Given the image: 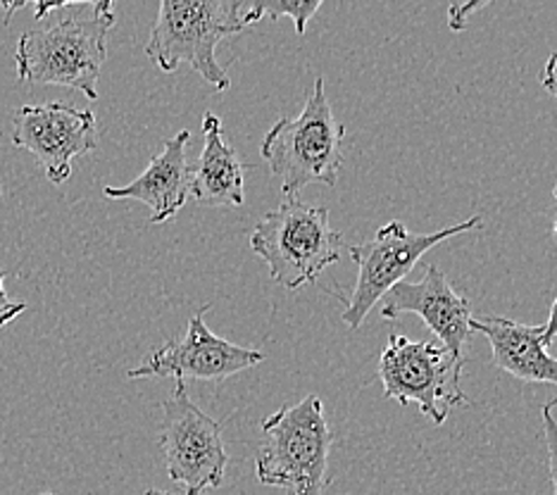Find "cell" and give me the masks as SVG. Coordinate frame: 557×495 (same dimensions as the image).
<instances>
[{"label":"cell","instance_id":"7a4b0ae2","mask_svg":"<svg viewBox=\"0 0 557 495\" xmlns=\"http://www.w3.org/2000/svg\"><path fill=\"white\" fill-rule=\"evenodd\" d=\"M346 126L329 103L324 76L314 79L306 106L296 117H278L262 138L260 156L276 176L286 198L310 184L336 186L344 170Z\"/></svg>","mask_w":557,"mask_h":495},{"label":"cell","instance_id":"3957f363","mask_svg":"<svg viewBox=\"0 0 557 495\" xmlns=\"http://www.w3.org/2000/svg\"><path fill=\"white\" fill-rule=\"evenodd\" d=\"M334 434L320 396L264 417L256 474L262 486L284 488L290 495H322L329 477V453Z\"/></svg>","mask_w":557,"mask_h":495},{"label":"cell","instance_id":"277c9868","mask_svg":"<svg viewBox=\"0 0 557 495\" xmlns=\"http://www.w3.org/2000/svg\"><path fill=\"white\" fill-rule=\"evenodd\" d=\"M244 10L246 3L162 0L146 53L162 72H176L186 62L214 91H230L232 82L214 53L222 38L246 29Z\"/></svg>","mask_w":557,"mask_h":495},{"label":"cell","instance_id":"ba28073f","mask_svg":"<svg viewBox=\"0 0 557 495\" xmlns=\"http://www.w3.org/2000/svg\"><path fill=\"white\" fill-rule=\"evenodd\" d=\"M162 412L160 448L170 479L186 488L184 495H206L220 488L230 465L222 419L202 412L188 396L186 384H174V396L162 403Z\"/></svg>","mask_w":557,"mask_h":495},{"label":"cell","instance_id":"6da1fadb","mask_svg":"<svg viewBox=\"0 0 557 495\" xmlns=\"http://www.w3.org/2000/svg\"><path fill=\"white\" fill-rule=\"evenodd\" d=\"M115 27V5L58 3L53 17L24 32L17 41L22 82L77 88L88 100L98 98V79L108 58V34Z\"/></svg>","mask_w":557,"mask_h":495},{"label":"cell","instance_id":"9a60e30c","mask_svg":"<svg viewBox=\"0 0 557 495\" xmlns=\"http://www.w3.org/2000/svg\"><path fill=\"white\" fill-rule=\"evenodd\" d=\"M322 8L320 0H262V3H246L244 10V24L250 27V24H256L264 17H290L296 24V32L298 36H306V29L310 20L318 15Z\"/></svg>","mask_w":557,"mask_h":495},{"label":"cell","instance_id":"5bb4252c","mask_svg":"<svg viewBox=\"0 0 557 495\" xmlns=\"http://www.w3.org/2000/svg\"><path fill=\"white\" fill-rule=\"evenodd\" d=\"M206 146L194 168L191 198L202 206L240 208L246 202V164L238 160V152L224 141L222 120L214 112L202 117Z\"/></svg>","mask_w":557,"mask_h":495},{"label":"cell","instance_id":"2e32d148","mask_svg":"<svg viewBox=\"0 0 557 495\" xmlns=\"http://www.w3.org/2000/svg\"><path fill=\"white\" fill-rule=\"evenodd\" d=\"M557 398L543 405L541 419H543V436H546V448H548V469H550V481H553V495H557Z\"/></svg>","mask_w":557,"mask_h":495},{"label":"cell","instance_id":"44dd1931","mask_svg":"<svg viewBox=\"0 0 557 495\" xmlns=\"http://www.w3.org/2000/svg\"><path fill=\"white\" fill-rule=\"evenodd\" d=\"M144 495H158V493H156V491H146Z\"/></svg>","mask_w":557,"mask_h":495},{"label":"cell","instance_id":"9c48e42d","mask_svg":"<svg viewBox=\"0 0 557 495\" xmlns=\"http://www.w3.org/2000/svg\"><path fill=\"white\" fill-rule=\"evenodd\" d=\"M210 305L202 308L188 320L186 334L182 338H172L160 346L156 352L129 370V379H162L172 376L176 384L186 381H222L238 372L250 370L264 360V352L236 346L218 334H212L206 324V312Z\"/></svg>","mask_w":557,"mask_h":495},{"label":"cell","instance_id":"52a82bcc","mask_svg":"<svg viewBox=\"0 0 557 495\" xmlns=\"http://www.w3.org/2000/svg\"><path fill=\"white\" fill-rule=\"evenodd\" d=\"M481 226H484V218H479V214L432 234H412L403 222L379 226L372 238H367L360 246H350L348 250L350 260L358 267V279L348 298H344L346 308L341 320L348 329H360L374 305L396 284L405 282V276L412 272V267L420 262L424 252L436 248L443 240L474 232Z\"/></svg>","mask_w":557,"mask_h":495},{"label":"cell","instance_id":"7c38bea8","mask_svg":"<svg viewBox=\"0 0 557 495\" xmlns=\"http://www.w3.org/2000/svg\"><path fill=\"white\" fill-rule=\"evenodd\" d=\"M191 132H180L168 138L162 152L150 160L148 168L126 186H106L103 196L110 200H138L150 208V224H162L180 212L191 198L194 168L186 160V144Z\"/></svg>","mask_w":557,"mask_h":495},{"label":"cell","instance_id":"8992f818","mask_svg":"<svg viewBox=\"0 0 557 495\" xmlns=\"http://www.w3.org/2000/svg\"><path fill=\"white\" fill-rule=\"evenodd\" d=\"M465 360L455 358L443 346L429 341H410L391 334L379 355L376 376L384 384V396L400 405L414 403L436 426L446 424L453 408L470 403L462 391Z\"/></svg>","mask_w":557,"mask_h":495},{"label":"cell","instance_id":"cb8c5ba5","mask_svg":"<svg viewBox=\"0 0 557 495\" xmlns=\"http://www.w3.org/2000/svg\"><path fill=\"white\" fill-rule=\"evenodd\" d=\"M44 495H53V493H44Z\"/></svg>","mask_w":557,"mask_h":495},{"label":"cell","instance_id":"e0dca14e","mask_svg":"<svg viewBox=\"0 0 557 495\" xmlns=\"http://www.w3.org/2000/svg\"><path fill=\"white\" fill-rule=\"evenodd\" d=\"M5 276L8 272L0 270V329L8 326L12 320H17V317L27 310V305L10 300V296L5 294Z\"/></svg>","mask_w":557,"mask_h":495},{"label":"cell","instance_id":"4fadbf2b","mask_svg":"<svg viewBox=\"0 0 557 495\" xmlns=\"http://www.w3.org/2000/svg\"><path fill=\"white\" fill-rule=\"evenodd\" d=\"M472 332L491 343V362L527 384L557 386V358L543 343V324H519L508 317H472Z\"/></svg>","mask_w":557,"mask_h":495},{"label":"cell","instance_id":"5b68a950","mask_svg":"<svg viewBox=\"0 0 557 495\" xmlns=\"http://www.w3.org/2000/svg\"><path fill=\"white\" fill-rule=\"evenodd\" d=\"M250 248L270 267L272 282L298 290L344 256V236L329 226L326 208L286 198L252 228Z\"/></svg>","mask_w":557,"mask_h":495},{"label":"cell","instance_id":"8fae6325","mask_svg":"<svg viewBox=\"0 0 557 495\" xmlns=\"http://www.w3.org/2000/svg\"><path fill=\"white\" fill-rule=\"evenodd\" d=\"M403 314L422 317L443 348L465 360V348L472 338V302L453 288L436 264L426 267L420 282H400L384 296V320H398Z\"/></svg>","mask_w":557,"mask_h":495},{"label":"cell","instance_id":"ffe728a7","mask_svg":"<svg viewBox=\"0 0 557 495\" xmlns=\"http://www.w3.org/2000/svg\"><path fill=\"white\" fill-rule=\"evenodd\" d=\"M553 232H555V238H557V220H555V226H553Z\"/></svg>","mask_w":557,"mask_h":495},{"label":"cell","instance_id":"d6986e66","mask_svg":"<svg viewBox=\"0 0 557 495\" xmlns=\"http://www.w3.org/2000/svg\"><path fill=\"white\" fill-rule=\"evenodd\" d=\"M557 338V296L553 300V308H550V314L546 324H543V343L550 348V343Z\"/></svg>","mask_w":557,"mask_h":495},{"label":"cell","instance_id":"ac0fdd59","mask_svg":"<svg viewBox=\"0 0 557 495\" xmlns=\"http://www.w3.org/2000/svg\"><path fill=\"white\" fill-rule=\"evenodd\" d=\"M541 86L557 100V50H553L546 67L541 72Z\"/></svg>","mask_w":557,"mask_h":495},{"label":"cell","instance_id":"603a6c76","mask_svg":"<svg viewBox=\"0 0 557 495\" xmlns=\"http://www.w3.org/2000/svg\"><path fill=\"white\" fill-rule=\"evenodd\" d=\"M555 200H557V186H555Z\"/></svg>","mask_w":557,"mask_h":495},{"label":"cell","instance_id":"30bf717a","mask_svg":"<svg viewBox=\"0 0 557 495\" xmlns=\"http://www.w3.org/2000/svg\"><path fill=\"white\" fill-rule=\"evenodd\" d=\"M12 144L32 152L50 184H65L72 162L98 146L96 114L67 103L22 106L15 114Z\"/></svg>","mask_w":557,"mask_h":495},{"label":"cell","instance_id":"7402d4cb","mask_svg":"<svg viewBox=\"0 0 557 495\" xmlns=\"http://www.w3.org/2000/svg\"><path fill=\"white\" fill-rule=\"evenodd\" d=\"M156 493H158V495H170V493H164V491H156Z\"/></svg>","mask_w":557,"mask_h":495}]
</instances>
